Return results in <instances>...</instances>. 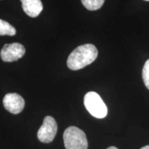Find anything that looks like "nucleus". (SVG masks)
<instances>
[{"mask_svg": "<svg viewBox=\"0 0 149 149\" xmlns=\"http://www.w3.org/2000/svg\"><path fill=\"white\" fill-rule=\"evenodd\" d=\"M57 132V124L51 116H46L42 126L37 132L39 140L43 143H51Z\"/></svg>", "mask_w": 149, "mask_h": 149, "instance_id": "20e7f679", "label": "nucleus"}, {"mask_svg": "<svg viewBox=\"0 0 149 149\" xmlns=\"http://www.w3.org/2000/svg\"><path fill=\"white\" fill-rule=\"evenodd\" d=\"M16 34V29L8 22L0 19V35L14 36Z\"/></svg>", "mask_w": 149, "mask_h": 149, "instance_id": "6e6552de", "label": "nucleus"}, {"mask_svg": "<svg viewBox=\"0 0 149 149\" xmlns=\"http://www.w3.org/2000/svg\"><path fill=\"white\" fill-rule=\"evenodd\" d=\"M26 53L24 46L19 43L6 44L1 48L0 56L5 62H12L22 58Z\"/></svg>", "mask_w": 149, "mask_h": 149, "instance_id": "39448f33", "label": "nucleus"}, {"mask_svg": "<svg viewBox=\"0 0 149 149\" xmlns=\"http://www.w3.org/2000/svg\"><path fill=\"white\" fill-rule=\"evenodd\" d=\"M140 149H149V145H148V146H145L144 147H142V148H141Z\"/></svg>", "mask_w": 149, "mask_h": 149, "instance_id": "9b49d317", "label": "nucleus"}, {"mask_svg": "<svg viewBox=\"0 0 149 149\" xmlns=\"http://www.w3.org/2000/svg\"><path fill=\"white\" fill-rule=\"evenodd\" d=\"M107 149H118V148H117L116 147H115V146H111V147H109V148Z\"/></svg>", "mask_w": 149, "mask_h": 149, "instance_id": "f8f14e48", "label": "nucleus"}, {"mask_svg": "<svg viewBox=\"0 0 149 149\" xmlns=\"http://www.w3.org/2000/svg\"><path fill=\"white\" fill-rule=\"evenodd\" d=\"M84 103L86 109L93 117L102 119L107 115V106L97 93L93 91L87 93L84 96Z\"/></svg>", "mask_w": 149, "mask_h": 149, "instance_id": "7ed1b4c3", "label": "nucleus"}, {"mask_svg": "<svg viewBox=\"0 0 149 149\" xmlns=\"http://www.w3.org/2000/svg\"><path fill=\"white\" fill-rule=\"evenodd\" d=\"M3 107L13 114H19L23 111L25 101L21 95L15 93H8L3 97Z\"/></svg>", "mask_w": 149, "mask_h": 149, "instance_id": "423d86ee", "label": "nucleus"}, {"mask_svg": "<svg viewBox=\"0 0 149 149\" xmlns=\"http://www.w3.org/2000/svg\"><path fill=\"white\" fill-rule=\"evenodd\" d=\"M86 8L89 10H96L103 6L105 0H81Z\"/></svg>", "mask_w": 149, "mask_h": 149, "instance_id": "1a4fd4ad", "label": "nucleus"}, {"mask_svg": "<svg viewBox=\"0 0 149 149\" xmlns=\"http://www.w3.org/2000/svg\"><path fill=\"white\" fill-rule=\"evenodd\" d=\"M97 55V49L93 44H86L79 46L68 56L67 66L72 70H80L93 63Z\"/></svg>", "mask_w": 149, "mask_h": 149, "instance_id": "f257e3e1", "label": "nucleus"}, {"mask_svg": "<svg viewBox=\"0 0 149 149\" xmlns=\"http://www.w3.org/2000/svg\"><path fill=\"white\" fill-rule=\"evenodd\" d=\"M145 1H149V0H145Z\"/></svg>", "mask_w": 149, "mask_h": 149, "instance_id": "ddd939ff", "label": "nucleus"}, {"mask_svg": "<svg viewBox=\"0 0 149 149\" xmlns=\"http://www.w3.org/2000/svg\"><path fill=\"white\" fill-rule=\"evenodd\" d=\"M22 8L26 14L31 17H36L43 10L41 0H20Z\"/></svg>", "mask_w": 149, "mask_h": 149, "instance_id": "0eeeda50", "label": "nucleus"}, {"mask_svg": "<svg viewBox=\"0 0 149 149\" xmlns=\"http://www.w3.org/2000/svg\"><path fill=\"white\" fill-rule=\"evenodd\" d=\"M64 146L66 149H87L88 141L82 130L76 126H69L65 130L64 135Z\"/></svg>", "mask_w": 149, "mask_h": 149, "instance_id": "f03ea898", "label": "nucleus"}, {"mask_svg": "<svg viewBox=\"0 0 149 149\" xmlns=\"http://www.w3.org/2000/svg\"><path fill=\"white\" fill-rule=\"evenodd\" d=\"M142 78L145 86L149 90V59L145 62L143 67Z\"/></svg>", "mask_w": 149, "mask_h": 149, "instance_id": "9d476101", "label": "nucleus"}]
</instances>
